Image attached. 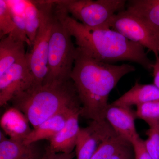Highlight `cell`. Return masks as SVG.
Masks as SVG:
<instances>
[{
	"instance_id": "obj_1",
	"label": "cell",
	"mask_w": 159,
	"mask_h": 159,
	"mask_svg": "<svg viewBox=\"0 0 159 159\" xmlns=\"http://www.w3.org/2000/svg\"><path fill=\"white\" fill-rule=\"evenodd\" d=\"M135 70L128 64L102 62L77 47L71 77L81 103L80 116L95 122L106 120L110 93L122 77Z\"/></svg>"
},
{
	"instance_id": "obj_2",
	"label": "cell",
	"mask_w": 159,
	"mask_h": 159,
	"mask_svg": "<svg viewBox=\"0 0 159 159\" xmlns=\"http://www.w3.org/2000/svg\"><path fill=\"white\" fill-rule=\"evenodd\" d=\"M55 14L72 37L77 47L95 59L107 63L129 61L152 70L153 63L143 46L132 41L111 29L87 28L71 17L66 9L55 4Z\"/></svg>"
},
{
	"instance_id": "obj_3",
	"label": "cell",
	"mask_w": 159,
	"mask_h": 159,
	"mask_svg": "<svg viewBox=\"0 0 159 159\" xmlns=\"http://www.w3.org/2000/svg\"><path fill=\"white\" fill-rule=\"evenodd\" d=\"M12 107L21 111L34 128L49 118L70 110L81 109L72 80L32 85L11 99Z\"/></svg>"
},
{
	"instance_id": "obj_4",
	"label": "cell",
	"mask_w": 159,
	"mask_h": 159,
	"mask_svg": "<svg viewBox=\"0 0 159 159\" xmlns=\"http://www.w3.org/2000/svg\"><path fill=\"white\" fill-rule=\"evenodd\" d=\"M72 37L54 11L49 42L48 74L43 84L71 80L77 53Z\"/></svg>"
},
{
	"instance_id": "obj_5",
	"label": "cell",
	"mask_w": 159,
	"mask_h": 159,
	"mask_svg": "<svg viewBox=\"0 0 159 159\" xmlns=\"http://www.w3.org/2000/svg\"><path fill=\"white\" fill-rule=\"evenodd\" d=\"M39 12L40 25L26 60L33 77V85H42L48 74L49 42L54 19V1H35Z\"/></svg>"
},
{
	"instance_id": "obj_6",
	"label": "cell",
	"mask_w": 159,
	"mask_h": 159,
	"mask_svg": "<svg viewBox=\"0 0 159 159\" xmlns=\"http://www.w3.org/2000/svg\"><path fill=\"white\" fill-rule=\"evenodd\" d=\"M62 6L71 17L91 29H110L115 15L126 8L125 0L54 1Z\"/></svg>"
},
{
	"instance_id": "obj_7",
	"label": "cell",
	"mask_w": 159,
	"mask_h": 159,
	"mask_svg": "<svg viewBox=\"0 0 159 159\" xmlns=\"http://www.w3.org/2000/svg\"><path fill=\"white\" fill-rule=\"evenodd\" d=\"M110 27L132 41L148 49L155 56L159 55L152 27L146 25L126 9L114 16Z\"/></svg>"
},
{
	"instance_id": "obj_8",
	"label": "cell",
	"mask_w": 159,
	"mask_h": 159,
	"mask_svg": "<svg viewBox=\"0 0 159 159\" xmlns=\"http://www.w3.org/2000/svg\"><path fill=\"white\" fill-rule=\"evenodd\" d=\"M33 82L26 57L11 66L0 75V106L7 104L16 94L29 88Z\"/></svg>"
},
{
	"instance_id": "obj_9",
	"label": "cell",
	"mask_w": 159,
	"mask_h": 159,
	"mask_svg": "<svg viewBox=\"0 0 159 159\" xmlns=\"http://www.w3.org/2000/svg\"><path fill=\"white\" fill-rule=\"evenodd\" d=\"M114 131L107 120L92 121L87 127L80 128L75 147L77 159H92L100 143Z\"/></svg>"
},
{
	"instance_id": "obj_10",
	"label": "cell",
	"mask_w": 159,
	"mask_h": 159,
	"mask_svg": "<svg viewBox=\"0 0 159 159\" xmlns=\"http://www.w3.org/2000/svg\"><path fill=\"white\" fill-rule=\"evenodd\" d=\"M135 111L131 107L109 104L106 120L117 134L131 142L139 136L135 124Z\"/></svg>"
},
{
	"instance_id": "obj_11",
	"label": "cell",
	"mask_w": 159,
	"mask_h": 159,
	"mask_svg": "<svg viewBox=\"0 0 159 159\" xmlns=\"http://www.w3.org/2000/svg\"><path fill=\"white\" fill-rule=\"evenodd\" d=\"M91 159H134L132 143L114 130L100 143Z\"/></svg>"
},
{
	"instance_id": "obj_12",
	"label": "cell",
	"mask_w": 159,
	"mask_h": 159,
	"mask_svg": "<svg viewBox=\"0 0 159 159\" xmlns=\"http://www.w3.org/2000/svg\"><path fill=\"white\" fill-rule=\"evenodd\" d=\"M81 110L76 111L68 119L65 125L50 141L49 148L56 153H71L76 147L80 127L79 117Z\"/></svg>"
},
{
	"instance_id": "obj_13",
	"label": "cell",
	"mask_w": 159,
	"mask_h": 159,
	"mask_svg": "<svg viewBox=\"0 0 159 159\" xmlns=\"http://www.w3.org/2000/svg\"><path fill=\"white\" fill-rule=\"evenodd\" d=\"M79 110L81 109L70 110L49 118L31 130L23 142L26 145H30L40 140L50 141L64 127L70 116Z\"/></svg>"
},
{
	"instance_id": "obj_14",
	"label": "cell",
	"mask_w": 159,
	"mask_h": 159,
	"mask_svg": "<svg viewBox=\"0 0 159 159\" xmlns=\"http://www.w3.org/2000/svg\"><path fill=\"white\" fill-rule=\"evenodd\" d=\"M0 159H41L43 155L34 143L26 145L23 140L8 139L1 131Z\"/></svg>"
},
{
	"instance_id": "obj_15",
	"label": "cell",
	"mask_w": 159,
	"mask_h": 159,
	"mask_svg": "<svg viewBox=\"0 0 159 159\" xmlns=\"http://www.w3.org/2000/svg\"><path fill=\"white\" fill-rule=\"evenodd\" d=\"M29 121L25 115L14 107L6 111L1 118L0 124L10 139L23 140L31 131Z\"/></svg>"
},
{
	"instance_id": "obj_16",
	"label": "cell",
	"mask_w": 159,
	"mask_h": 159,
	"mask_svg": "<svg viewBox=\"0 0 159 159\" xmlns=\"http://www.w3.org/2000/svg\"><path fill=\"white\" fill-rule=\"evenodd\" d=\"M159 99V89L154 84H141L136 82L128 91L114 101L112 104L131 107L145 102Z\"/></svg>"
},
{
	"instance_id": "obj_17",
	"label": "cell",
	"mask_w": 159,
	"mask_h": 159,
	"mask_svg": "<svg viewBox=\"0 0 159 159\" xmlns=\"http://www.w3.org/2000/svg\"><path fill=\"white\" fill-rule=\"evenodd\" d=\"M25 43L9 34L0 41V75L17 61L25 58Z\"/></svg>"
},
{
	"instance_id": "obj_18",
	"label": "cell",
	"mask_w": 159,
	"mask_h": 159,
	"mask_svg": "<svg viewBox=\"0 0 159 159\" xmlns=\"http://www.w3.org/2000/svg\"><path fill=\"white\" fill-rule=\"evenodd\" d=\"M125 9L148 25L159 29V0H130Z\"/></svg>"
},
{
	"instance_id": "obj_19",
	"label": "cell",
	"mask_w": 159,
	"mask_h": 159,
	"mask_svg": "<svg viewBox=\"0 0 159 159\" xmlns=\"http://www.w3.org/2000/svg\"><path fill=\"white\" fill-rule=\"evenodd\" d=\"M6 1L15 25V29L11 34L22 40L31 47V43L27 37L26 32L25 9L26 1L6 0Z\"/></svg>"
},
{
	"instance_id": "obj_20",
	"label": "cell",
	"mask_w": 159,
	"mask_h": 159,
	"mask_svg": "<svg viewBox=\"0 0 159 159\" xmlns=\"http://www.w3.org/2000/svg\"><path fill=\"white\" fill-rule=\"evenodd\" d=\"M25 13L26 34L32 46L40 25L39 10L35 1H26Z\"/></svg>"
},
{
	"instance_id": "obj_21",
	"label": "cell",
	"mask_w": 159,
	"mask_h": 159,
	"mask_svg": "<svg viewBox=\"0 0 159 159\" xmlns=\"http://www.w3.org/2000/svg\"><path fill=\"white\" fill-rule=\"evenodd\" d=\"M137 118L142 119L148 125L159 121V99L137 106Z\"/></svg>"
},
{
	"instance_id": "obj_22",
	"label": "cell",
	"mask_w": 159,
	"mask_h": 159,
	"mask_svg": "<svg viewBox=\"0 0 159 159\" xmlns=\"http://www.w3.org/2000/svg\"><path fill=\"white\" fill-rule=\"evenodd\" d=\"M149 125L146 132L148 139L144 141L145 147L153 159H159V121Z\"/></svg>"
},
{
	"instance_id": "obj_23",
	"label": "cell",
	"mask_w": 159,
	"mask_h": 159,
	"mask_svg": "<svg viewBox=\"0 0 159 159\" xmlns=\"http://www.w3.org/2000/svg\"><path fill=\"white\" fill-rule=\"evenodd\" d=\"M15 29L10 10L6 0H0V37L9 35Z\"/></svg>"
},
{
	"instance_id": "obj_24",
	"label": "cell",
	"mask_w": 159,
	"mask_h": 159,
	"mask_svg": "<svg viewBox=\"0 0 159 159\" xmlns=\"http://www.w3.org/2000/svg\"><path fill=\"white\" fill-rule=\"evenodd\" d=\"M134 159H153L145 147L144 141L140 136L137 137L132 142Z\"/></svg>"
},
{
	"instance_id": "obj_25",
	"label": "cell",
	"mask_w": 159,
	"mask_h": 159,
	"mask_svg": "<svg viewBox=\"0 0 159 159\" xmlns=\"http://www.w3.org/2000/svg\"><path fill=\"white\" fill-rule=\"evenodd\" d=\"M75 152L71 153H56L51 151L48 146L46 148L41 159H74Z\"/></svg>"
},
{
	"instance_id": "obj_26",
	"label": "cell",
	"mask_w": 159,
	"mask_h": 159,
	"mask_svg": "<svg viewBox=\"0 0 159 159\" xmlns=\"http://www.w3.org/2000/svg\"><path fill=\"white\" fill-rule=\"evenodd\" d=\"M156 60L152 65L154 84L159 89V55L155 56Z\"/></svg>"
},
{
	"instance_id": "obj_27",
	"label": "cell",
	"mask_w": 159,
	"mask_h": 159,
	"mask_svg": "<svg viewBox=\"0 0 159 159\" xmlns=\"http://www.w3.org/2000/svg\"><path fill=\"white\" fill-rule=\"evenodd\" d=\"M152 28H153L154 34L156 40L157 47L159 52V29L153 28V27Z\"/></svg>"
}]
</instances>
